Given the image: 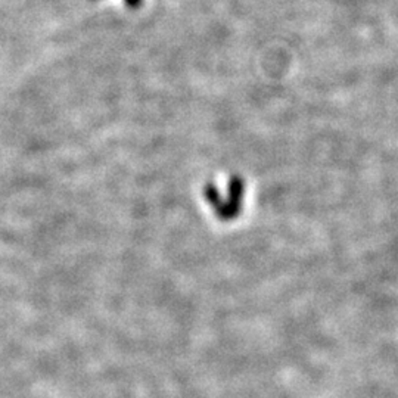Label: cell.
<instances>
[{"label":"cell","mask_w":398,"mask_h":398,"mask_svg":"<svg viewBox=\"0 0 398 398\" xmlns=\"http://www.w3.org/2000/svg\"><path fill=\"white\" fill-rule=\"evenodd\" d=\"M140 2H142V0H125V4L129 5V6H132V8L139 6V5H140Z\"/></svg>","instance_id":"1"}]
</instances>
